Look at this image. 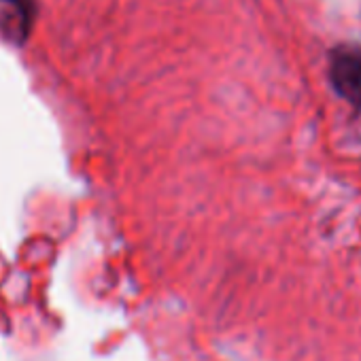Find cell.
Masks as SVG:
<instances>
[{
	"label": "cell",
	"mask_w": 361,
	"mask_h": 361,
	"mask_svg": "<svg viewBox=\"0 0 361 361\" xmlns=\"http://www.w3.org/2000/svg\"><path fill=\"white\" fill-rule=\"evenodd\" d=\"M30 26L26 0H0V32L22 43Z\"/></svg>",
	"instance_id": "2"
},
{
	"label": "cell",
	"mask_w": 361,
	"mask_h": 361,
	"mask_svg": "<svg viewBox=\"0 0 361 361\" xmlns=\"http://www.w3.org/2000/svg\"><path fill=\"white\" fill-rule=\"evenodd\" d=\"M329 83L340 98L361 111V49L342 45L329 56Z\"/></svg>",
	"instance_id": "1"
}]
</instances>
